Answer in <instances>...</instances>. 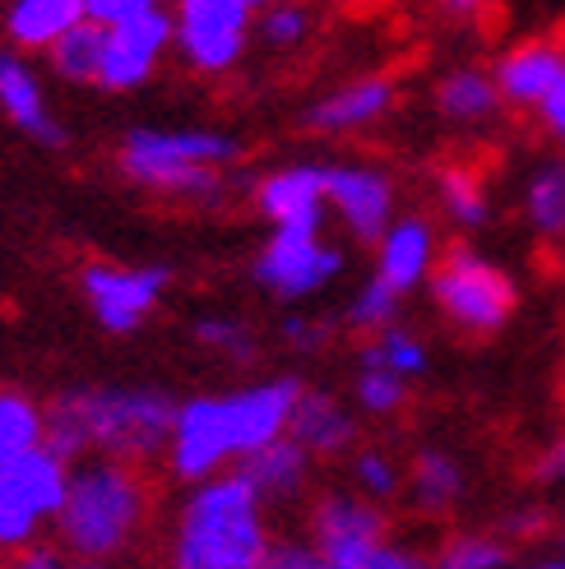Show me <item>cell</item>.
Instances as JSON below:
<instances>
[{
  "mask_svg": "<svg viewBox=\"0 0 565 569\" xmlns=\"http://www.w3.org/2000/svg\"><path fill=\"white\" fill-rule=\"evenodd\" d=\"M297 398L301 385L293 376L222 398H190L177 408L172 426V472L181 481H205L222 463L241 459L246 449L288 436Z\"/></svg>",
  "mask_w": 565,
  "mask_h": 569,
  "instance_id": "obj_1",
  "label": "cell"
},
{
  "mask_svg": "<svg viewBox=\"0 0 565 569\" xmlns=\"http://www.w3.org/2000/svg\"><path fill=\"white\" fill-rule=\"evenodd\" d=\"M177 426V403L158 389H75L47 412V445L61 459L107 449L117 459H149Z\"/></svg>",
  "mask_w": 565,
  "mask_h": 569,
  "instance_id": "obj_2",
  "label": "cell"
},
{
  "mask_svg": "<svg viewBox=\"0 0 565 569\" xmlns=\"http://www.w3.org/2000/svg\"><path fill=\"white\" fill-rule=\"evenodd\" d=\"M265 500L232 468L228 477H205L177 519L172 560L181 569H256L265 565Z\"/></svg>",
  "mask_w": 565,
  "mask_h": 569,
  "instance_id": "obj_3",
  "label": "cell"
},
{
  "mask_svg": "<svg viewBox=\"0 0 565 569\" xmlns=\"http://www.w3.org/2000/svg\"><path fill=\"white\" fill-rule=\"evenodd\" d=\"M149 519V487L135 459H98L70 472L66 505L56 515V537L79 560H111L130 551Z\"/></svg>",
  "mask_w": 565,
  "mask_h": 569,
  "instance_id": "obj_4",
  "label": "cell"
},
{
  "mask_svg": "<svg viewBox=\"0 0 565 569\" xmlns=\"http://www.w3.org/2000/svg\"><path fill=\"white\" fill-rule=\"evenodd\" d=\"M237 139L214 130H135L121 144V172L158 194L218 199L222 167L237 162Z\"/></svg>",
  "mask_w": 565,
  "mask_h": 569,
  "instance_id": "obj_5",
  "label": "cell"
},
{
  "mask_svg": "<svg viewBox=\"0 0 565 569\" xmlns=\"http://www.w3.org/2000/svg\"><path fill=\"white\" fill-rule=\"evenodd\" d=\"M310 542L325 569H413L417 556L389 542V519L371 496H329L310 515Z\"/></svg>",
  "mask_w": 565,
  "mask_h": 569,
  "instance_id": "obj_6",
  "label": "cell"
},
{
  "mask_svg": "<svg viewBox=\"0 0 565 569\" xmlns=\"http://www.w3.org/2000/svg\"><path fill=\"white\" fill-rule=\"evenodd\" d=\"M432 297L449 325L464 333H496L515 316V282L505 269L483 260L468 246H449L445 260L432 269Z\"/></svg>",
  "mask_w": 565,
  "mask_h": 569,
  "instance_id": "obj_7",
  "label": "cell"
},
{
  "mask_svg": "<svg viewBox=\"0 0 565 569\" xmlns=\"http://www.w3.org/2000/svg\"><path fill=\"white\" fill-rule=\"evenodd\" d=\"M246 38H250V6H241V0H181L177 47L195 70L218 74L237 66Z\"/></svg>",
  "mask_w": 565,
  "mask_h": 569,
  "instance_id": "obj_8",
  "label": "cell"
},
{
  "mask_svg": "<svg viewBox=\"0 0 565 569\" xmlns=\"http://www.w3.org/2000/svg\"><path fill=\"white\" fill-rule=\"evenodd\" d=\"M167 282H172V269L153 264V269H111V264H93L83 269L79 288L89 297L93 316L102 320V329L111 333H135L153 316V306L162 301Z\"/></svg>",
  "mask_w": 565,
  "mask_h": 569,
  "instance_id": "obj_9",
  "label": "cell"
},
{
  "mask_svg": "<svg viewBox=\"0 0 565 569\" xmlns=\"http://www.w3.org/2000/svg\"><path fill=\"white\" fill-rule=\"evenodd\" d=\"M344 273V250L320 241V232H274L260 250L256 278L278 297H310Z\"/></svg>",
  "mask_w": 565,
  "mask_h": 569,
  "instance_id": "obj_10",
  "label": "cell"
},
{
  "mask_svg": "<svg viewBox=\"0 0 565 569\" xmlns=\"http://www.w3.org/2000/svg\"><path fill=\"white\" fill-rule=\"evenodd\" d=\"M325 194L344 213L357 241L376 246L385 237L389 213H394V190L385 172H371V167H325Z\"/></svg>",
  "mask_w": 565,
  "mask_h": 569,
  "instance_id": "obj_11",
  "label": "cell"
},
{
  "mask_svg": "<svg viewBox=\"0 0 565 569\" xmlns=\"http://www.w3.org/2000/svg\"><path fill=\"white\" fill-rule=\"evenodd\" d=\"M260 213L278 232H320L325 227V167H282L256 190Z\"/></svg>",
  "mask_w": 565,
  "mask_h": 569,
  "instance_id": "obj_12",
  "label": "cell"
},
{
  "mask_svg": "<svg viewBox=\"0 0 565 569\" xmlns=\"http://www.w3.org/2000/svg\"><path fill=\"white\" fill-rule=\"evenodd\" d=\"M237 472L256 487V496L265 505H288L306 491V477H310V449L297 445L293 436H278L269 445L246 449L237 459Z\"/></svg>",
  "mask_w": 565,
  "mask_h": 569,
  "instance_id": "obj_13",
  "label": "cell"
},
{
  "mask_svg": "<svg viewBox=\"0 0 565 569\" xmlns=\"http://www.w3.org/2000/svg\"><path fill=\"white\" fill-rule=\"evenodd\" d=\"M389 107H394V83L389 79H357V83H348V89L320 98L301 121L316 134H348V130H366V126L385 121Z\"/></svg>",
  "mask_w": 565,
  "mask_h": 569,
  "instance_id": "obj_14",
  "label": "cell"
},
{
  "mask_svg": "<svg viewBox=\"0 0 565 569\" xmlns=\"http://www.w3.org/2000/svg\"><path fill=\"white\" fill-rule=\"evenodd\" d=\"M496 89L511 107H538L547 98V89L565 74V47L556 42H519L515 51L500 56Z\"/></svg>",
  "mask_w": 565,
  "mask_h": 569,
  "instance_id": "obj_15",
  "label": "cell"
},
{
  "mask_svg": "<svg viewBox=\"0 0 565 569\" xmlns=\"http://www.w3.org/2000/svg\"><path fill=\"white\" fill-rule=\"evenodd\" d=\"M288 436L297 445H306L316 459H334V453L353 449L357 440V421L353 412H344V403L320 389H301L297 408H293V421H288Z\"/></svg>",
  "mask_w": 565,
  "mask_h": 569,
  "instance_id": "obj_16",
  "label": "cell"
},
{
  "mask_svg": "<svg viewBox=\"0 0 565 569\" xmlns=\"http://www.w3.org/2000/svg\"><path fill=\"white\" fill-rule=\"evenodd\" d=\"M432 264H436V237H432L427 222L422 218H399V222L385 227L376 273L389 282L394 292H413L417 282L432 273Z\"/></svg>",
  "mask_w": 565,
  "mask_h": 569,
  "instance_id": "obj_17",
  "label": "cell"
},
{
  "mask_svg": "<svg viewBox=\"0 0 565 569\" xmlns=\"http://www.w3.org/2000/svg\"><path fill=\"white\" fill-rule=\"evenodd\" d=\"M0 111L23 130L42 139V144H66V130L51 121L47 111V98H42V83L33 79V70H28L19 56H0Z\"/></svg>",
  "mask_w": 565,
  "mask_h": 569,
  "instance_id": "obj_18",
  "label": "cell"
},
{
  "mask_svg": "<svg viewBox=\"0 0 565 569\" xmlns=\"http://www.w3.org/2000/svg\"><path fill=\"white\" fill-rule=\"evenodd\" d=\"M0 468H6V472L19 481L23 496L38 505L42 519L61 515L66 491H70V459H61V453H56L47 440L33 445V449H23V453H14V459H6Z\"/></svg>",
  "mask_w": 565,
  "mask_h": 569,
  "instance_id": "obj_19",
  "label": "cell"
},
{
  "mask_svg": "<svg viewBox=\"0 0 565 569\" xmlns=\"http://www.w3.org/2000/svg\"><path fill=\"white\" fill-rule=\"evenodd\" d=\"M79 19H89V0H14L6 14V33L19 47H51Z\"/></svg>",
  "mask_w": 565,
  "mask_h": 569,
  "instance_id": "obj_20",
  "label": "cell"
},
{
  "mask_svg": "<svg viewBox=\"0 0 565 569\" xmlns=\"http://www.w3.org/2000/svg\"><path fill=\"white\" fill-rule=\"evenodd\" d=\"M500 102L505 98L496 89V74H487V70H449L436 83V111L459 126H477V121L496 117Z\"/></svg>",
  "mask_w": 565,
  "mask_h": 569,
  "instance_id": "obj_21",
  "label": "cell"
},
{
  "mask_svg": "<svg viewBox=\"0 0 565 569\" xmlns=\"http://www.w3.org/2000/svg\"><path fill=\"white\" fill-rule=\"evenodd\" d=\"M47 51H51V66H56V74H61V79H70V83H98L102 51H107V23L79 19L70 33H61Z\"/></svg>",
  "mask_w": 565,
  "mask_h": 569,
  "instance_id": "obj_22",
  "label": "cell"
},
{
  "mask_svg": "<svg viewBox=\"0 0 565 569\" xmlns=\"http://www.w3.org/2000/svg\"><path fill=\"white\" fill-rule=\"evenodd\" d=\"M459 463L440 449H422L413 459V500L427 509V515H440L449 509V500L459 496Z\"/></svg>",
  "mask_w": 565,
  "mask_h": 569,
  "instance_id": "obj_23",
  "label": "cell"
},
{
  "mask_svg": "<svg viewBox=\"0 0 565 569\" xmlns=\"http://www.w3.org/2000/svg\"><path fill=\"white\" fill-rule=\"evenodd\" d=\"M42 440H47V412H38V403L23 393H0V463Z\"/></svg>",
  "mask_w": 565,
  "mask_h": 569,
  "instance_id": "obj_24",
  "label": "cell"
},
{
  "mask_svg": "<svg viewBox=\"0 0 565 569\" xmlns=\"http://www.w3.org/2000/svg\"><path fill=\"white\" fill-rule=\"evenodd\" d=\"M524 209H528V222L538 227L543 237H552V241L565 237V162L543 167V172L528 181Z\"/></svg>",
  "mask_w": 565,
  "mask_h": 569,
  "instance_id": "obj_25",
  "label": "cell"
},
{
  "mask_svg": "<svg viewBox=\"0 0 565 569\" xmlns=\"http://www.w3.org/2000/svg\"><path fill=\"white\" fill-rule=\"evenodd\" d=\"M38 505L23 496L19 481L0 468V551H23V547H33V537H38Z\"/></svg>",
  "mask_w": 565,
  "mask_h": 569,
  "instance_id": "obj_26",
  "label": "cell"
},
{
  "mask_svg": "<svg viewBox=\"0 0 565 569\" xmlns=\"http://www.w3.org/2000/svg\"><path fill=\"white\" fill-rule=\"evenodd\" d=\"M153 61L158 56L130 47L126 38H117L107 28V51H102V70H98V89L107 93H126V89H139L149 74H153Z\"/></svg>",
  "mask_w": 565,
  "mask_h": 569,
  "instance_id": "obj_27",
  "label": "cell"
},
{
  "mask_svg": "<svg viewBox=\"0 0 565 569\" xmlns=\"http://www.w3.org/2000/svg\"><path fill=\"white\" fill-rule=\"evenodd\" d=\"M440 204H445L449 222H459V227H483L487 213H492L483 181H477L473 172H459V167L440 172Z\"/></svg>",
  "mask_w": 565,
  "mask_h": 569,
  "instance_id": "obj_28",
  "label": "cell"
},
{
  "mask_svg": "<svg viewBox=\"0 0 565 569\" xmlns=\"http://www.w3.org/2000/svg\"><path fill=\"white\" fill-rule=\"evenodd\" d=\"M361 366H389L399 376H422L427 371V348L404 329H376V343L361 352Z\"/></svg>",
  "mask_w": 565,
  "mask_h": 569,
  "instance_id": "obj_29",
  "label": "cell"
},
{
  "mask_svg": "<svg viewBox=\"0 0 565 569\" xmlns=\"http://www.w3.org/2000/svg\"><path fill=\"white\" fill-rule=\"evenodd\" d=\"M357 403L376 417H389L408 403V376L389 371V366H361V380H357Z\"/></svg>",
  "mask_w": 565,
  "mask_h": 569,
  "instance_id": "obj_30",
  "label": "cell"
},
{
  "mask_svg": "<svg viewBox=\"0 0 565 569\" xmlns=\"http://www.w3.org/2000/svg\"><path fill=\"white\" fill-rule=\"evenodd\" d=\"M399 297H404V292H394L389 282L376 273V278L353 297V306H348V325H353V329H366V333L385 329V325L394 320V310H399Z\"/></svg>",
  "mask_w": 565,
  "mask_h": 569,
  "instance_id": "obj_31",
  "label": "cell"
},
{
  "mask_svg": "<svg viewBox=\"0 0 565 569\" xmlns=\"http://www.w3.org/2000/svg\"><path fill=\"white\" fill-rule=\"evenodd\" d=\"M353 481H357L361 496L389 500L394 491L404 487V472H399V463H394L385 449H366V453H357V463H353Z\"/></svg>",
  "mask_w": 565,
  "mask_h": 569,
  "instance_id": "obj_32",
  "label": "cell"
},
{
  "mask_svg": "<svg viewBox=\"0 0 565 569\" xmlns=\"http://www.w3.org/2000/svg\"><path fill=\"white\" fill-rule=\"evenodd\" d=\"M505 560H511V551L492 542V537H455V542H445V551H440L445 569H500Z\"/></svg>",
  "mask_w": 565,
  "mask_h": 569,
  "instance_id": "obj_33",
  "label": "cell"
},
{
  "mask_svg": "<svg viewBox=\"0 0 565 569\" xmlns=\"http://www.w3.org/2000/svg\"><path fill=\"white\" fill-rule=\"evenodd\" d=\"M195 338L232 361H250V352H256V338H250V329L241 320H200L195 325Z\"/></svg>",
  "mask_w": 565,
  "mask_h": 569,
  "instance_id": "obj_34",
  "label": "cell"
},
{
  "mask_svg": "<svg viewBox=\"0 0 565 569\" xmlns=\"http://www.w3.org/2000/svg\"><path fill=\"white\" fill-rule=\"evenodd\" d=\"M310 33V14L301 10V6H274L265 19H260V38L269 42V47H297L301 38Z\"/></svg>",
  "mask_w": 565,
  "mask_h": 569,
  "instance_id": "obj_35",
  "label": "cell"
},
{
  "mask_svg": "<svg viewBox=\"0 0 565 569\" xmlns=\"http://www.w3.org/2000/svg\"><path fill=\"white\" fill-rule=\"evenodd\" d=\"M265 565H278V569H316L320 565V551H316V542H310V547H301V542H269Z\"/></svg>",
  "mask_w": 565,
  "mask_h": 569,
  "instance_id": "obj_36",
  "label": "cell"
},
{
  "mask_svg": "<svg viewBox=\"0 0 565 569\" xmlns=\"http://www.w3.org/2000/svg\"><path fill=\"white\" fill-rule=\"evenodd\" d=\"M538 111H543V126H547V134H556L561 144H565V74L547 89V98L538 102Z\"/></svg>",
  "mask_w": 565,
  "mask_h": 569,
  "instance_id": "obj_37",
  "label": "cell"
},
{
  "mask_svg": "<svg viewBox=\"0 0 565 569\" xmlns=\"http://www.w3.org/2000/svg\"><path fill=\"white\" fill-rule=\"evenodd\" d=\"M282 338H288L293 348H306V352H310V348H320V343H325V325H316V320H297V316H293V320H282Z\"/></svg>",
  "mask_w": 565,
  "mask_h": 569,
  "instance_id": "obj_38",
  "label": "cell"
},
{
  "mask_svg": "<svg viewBox=\"0 0 565 569\" xmlns=\"http://www.w3.org/2000/svg\"><path fill=\"white\" fill-rule=\"evenodd\" d=\"M538 477L547 481V487H565V436L543 453V463H538Z\"/></svg>",
  "mask_w": 565,
  "mask_h": 569,
  "instance_id": "obj_39",
  "label": "cell"
},
{
  "mask_svg": "<svg viewBox=\"0 0 565 569\" xmlns=\"http://www.w3.org/2000/svg\"><path fill=\"white\" fill-rule=\"evenodd\" d=\"M436 6H440L449 19H468V14H483L487 0H436Z\"/></svg>",
  "mask_w": 565,
  "mask_h": 569,
  "instance_id": "obj_40",
  "label": "cell"
},
{
  "mask_svg": "<svg viewBox=\"0 0 565 569\" xmlns=\"http://www.w3.org/2000/svg\"><path fill=\"white\" fill-rule=\"evenodd\" d=\"M241 6H250V10H256V6H274V0H241Z\"/></svg>",
  "mask_w": 565,
  "mask_h": 569,
  "instance_id": "obj_41",
  "label": "cell"
},
{
  "mask_svg": "<svg viewBox=\"0 0 565 569\" xmlns=\"http://www.w3.org/2000/svg\"><path fill=\"white\" fill-rule=\"evenodd\" d=\"M561 565H565V560H561Z\"/></svg>",
  "mask_w": 565,
  "mask_h": 569,
  "instance_id": "obj_42",
  "label": "cell"
}]
</instances>
